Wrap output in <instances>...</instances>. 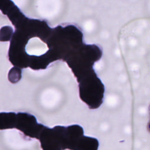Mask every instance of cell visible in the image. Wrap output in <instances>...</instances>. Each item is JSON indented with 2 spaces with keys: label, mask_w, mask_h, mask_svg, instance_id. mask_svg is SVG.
<instances>
[{
  "label": "cell",
  "mask_w": 150,
  "mask_h": 150,
  "mask_svg": "<svg viewBox=\"0 0 150 150\" xmlns=\"http://www.w3.org/2000/svg\"><path fill=\"white\" fill-rule=\"evenodd\" d=\"M13 29L9 26H5L1 29V42H10L13 35Z\"/></svg>",
  "instance_id": "obj_4"
},
{
  "label": "cell",
  "mask_w": 150,
  "mask_h": 150,
  "mask_svg": "<svg viewBox=\"0 0 150 150\" xmlns=\"http://www.w3.org/2000/svg\"><path fill=\"white\" fill-rule=\"evenodd\" d=\"M38 139L43 150H97L98 146L97 139L84 135L83 128L77 124L52 128L43 125Z\"/></svg>",
  "instance_id": "obj_2"
},
{
  "label": "cell",
  "mask_w": 150,
  "mask_h": 150,
  "mask_svg": "<svg viewBox=\"0 0 150 150\" xmlns=\"http://www.w3.org/2000/svg\"><path fill=\"white\" fill-rule=\"evenodd\" d=\"M22 77V70L21 69L13 66L8 72V79L11 83H18Z\"/></svg>",
  "instance_id": "obj_3"
},
{
  "label": "cell",
  "mask_w": 150,
  "mask_h": 150,
  "mask_svg": "<svg viewBox=\"0 0 150 150\" xmlns=\"http://www.w3.org/2000/svg\"><path fill=\"white\" fill-rule=\"evenodd\" d=\"M1 11L11 22H15L47 45L49 49L41 55L26 56L11 63L20 69H46L58 60H64L77 79L79 97L91 110L97 109L104 101L105 87L97 76L94 64L103 56L96 45L86 44L83 33L74 25L50 28L45 20L26 17L10 0L1 1Z\"/></svg>",
  "instance_id": "obj_1"
}]
</instances>
